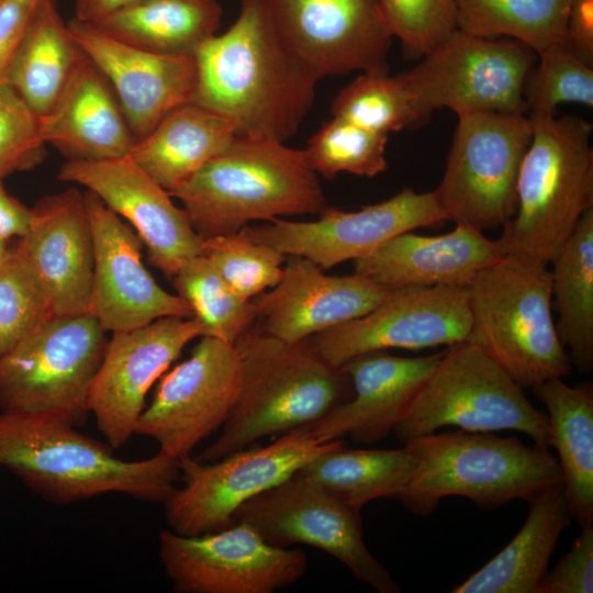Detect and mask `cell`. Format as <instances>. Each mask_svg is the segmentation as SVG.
Wrapping results in <instances>:
<instances>
[{
	"label": "cell",
	"instance_id": "8d00e7d4",
	"mask_svg": "<svg viewBox=\"0 0 593 593\" xmlns=\"http://www.w3.org/2000/svg\"><path fill=\"white\" fill-rule=\"evenodd\" d=\"M171 282L200 324L201 336L234 345L257 320L253 301L236 294L202 255L186 260Z\"/></svg>",
	"mask_w": 593,
	"mask_h": 593
},
{
	"label": "cell",
	"instance_id": "5b68a950",
	"mask_svg": "<svg viewBox=\"0 0 593 593\" xmlns=\"http://www.w3.org/2000/svg\"><path fill=\"white\" fill-rule=\"evenodd\" d=\"M416 467L399 496L413 514L427 516L448 496L470 500L483 510L512 501H532L562 483L548 448L527 446L516 437L468 430L435 432L405 444Z\"/></svg>",
	"mask_w": 593,
	"mask_h": 593
},
{
	"label": "cell",
	"instance_id": "cb8c5ba5",
	"mask_svg": "<svg viewBox=\"0 0 593 593\" xmlns=\"http://www.w3.org/2000/svg\"><path fill=\"white\" fill-rule=\"evenodd\" d=\"M280 281L254 298L259 326L286 342H298L360 317L394 288L365 276H328L313 261L288 256Z\"/></svg>",
	"mask_w": 593,
	"mask_h": 593
},
{
	"label": "cell",
	"instance_id": "8992f818",
	"mask_svg": "<svg viewBox=\"0 0 593 593\" xmlns=\"http://www.w3.org/2000/svg\"><path fill=\"white\" fill-rule=\"evenodd\" d=\"M530 121L516 211L496 240L504 256L548 266L593 209V125L577 115Z\"/></svg>",
	"mask_w": 593,
	"mask_h": 593
},
{
	"label": "cell",
	"instance_id": "4dcf8cb0",
	"mask_svg": "<svg viewBox=\"0 0 593 593\" xmlns=\"http://www.w3.org/2000/svg\"><path fill=\"white\" fill-rule=\"evenodd\" d=\"M221 18L216 0H139L89 24L153 53L194 57L215 35Z\"/></svg>",
	"mask_w": 593,
	"mask_h": 593
},
{
	"label": "cell",
	"instance_id": "74e56055",
	"mask_svg": "<svg viewBox=\"0 0 593 593\" xmlns=\"http://www.w3.org/2000/svg\"><path fill=\"white\" fill-rule=\"evenodd\" d=\"M388 135L343 118L333 116L303 149L310 167L327 179L340 172L376 177L388 168Z\"/></svg>",
	"mask_w": 593,
	"mask_h": 593
},
{
	"label": "cell",
	"instance_id": "836d02e7",
	"mask_svg": "<svg viewBox=\"0 0 593 593\" xmlns=\"http://www.w3.org/2000/svg\"><path fill=\"white\" fill-rule=\"evenodd\" d=\"M551 301L558 313L556 331L569 358L584 373L593 370V209L550 262Z\"/></svg>",
	"mask_w": 593,
	"mask_h": 593
},
{
	"label": "cell",
	"instance_id": "1f68e13d",
	"mask_svg": "<svg viewBox=\"0 0 593 593\" xmlns=\"http://www.w3.org/2000/svg\"><path fill=\"white\" fill-rule=\"evenodd\" d=\"M82 55L55 0H45L10 64L5 81L43 118L55 105Z\"/></svg>",
	"mask_w": 593,
	"mask_h": 593
},
{
	"label": "cell",
	"instance_id": "44dd1931",
	"mask_svg": "<svg viewBox=\"0 0 593 593\" xmlns=\"http://www.w3.org/2000/svg\"><path fill=\"white\" fill-rule=\"evenodd\" d=\"M83 198L94 247L90 313L101 326L115 333L166 316L191 318L187 302L164 290L145 268L143 243L133 228L91 191Z\"/></svg>",
	"mask_w": 593,
	"mask_h": 593
},
{
	"label": "cell",
	"instance_id": "681fc988",
	"mask_svg": "<svg viewBox=\"0 0 593 593\" xmlns=\"http://www.w3.org/2000/svg\"><path fill=\"white\" fill-rule=\"evenodd\" d=\"M11 245L8 244V240H0V265L4 261L9 255Z\"/></svg>",
	"mask_w": 593,
	"mask_h": 593
},
{
	"label": "cell",
	"instance_id": "484cf974",
	"mask_svg": "<svg viewBox=\"0 0 593 593\" xmlns=\"http://www.w3.org/2000/svg\"><path fill=\"white\" fill-rule=\"evenodd\" d=\"M504 257L496 239L468 225L443 235L399 234L354 260V272L380 284L468 287L484 268Z\"/></svg>",
	"mask_w": 593,
	"mask_h": 593
},
{
	"label": "cell",
	"instance_id": "7a4b0ae2",
	"mask_svg": "<svg viewBox=\"0 0 593 593\" xmlns=\"http://www.w3.org/2000/svg\"><path fill=\"white\" fill-rule=\"evenodd\" d=\"M0 466L57 505L105 493L165 503L179 477L177 459L164 452L126 461L61 415L21 411L0 413Z\"/></svg>",
	"mask_w": 593,
	"mask_h": 593
},
{
	"label": "cell",
	"instance_id": "f6af8a7d",
	"mask_svg": "<svg viewBox=\"0 0 593 593\" xmlns=\"http://www.w3.org/2000/svg\"><path fill=\"white\" fill-rule=\"evenodd\" d=\"M45 0H0V81Z\"/></svg>",
	"mask_w": 593,
	"mask_h": 593
},
{
	"label": "cell",
	"instance_id": "9a60e30c",
	"mask_svg": "<svg viewBox=\"0 0 593 593\" xmlns=\"http://www.w3.org/2000/svg\"><path fill=\"white\" fill-rule=\"evenodd\" d=\"M242 368L232 344L201 336L190 357L159 382L134 434L153 438L175 459L222 427L237 400Z\"/></svg>",
	"mask_w": 593,
	"mask_h": 593
},
{
	"label": "cell",
	"instance_id": "7c38bea8",
	"mask_svg": "<svg viewBox=\"0 0 593 593\" xmlns=\"http://www.w3.org/2000/svg\"><path fill=\"white\" fill-rule=\"evenodd\" d=\"M536 53L512 38H483L456 29L402 72L423 113L495 111L525 114L524 85Z\"/></svg>",
	"mask_w": 593,
	"mask_h": 593
},
{
	"label": "cell",
	"instance_id": "52a82bcc",
	"mask_svg": "<svg viewBox=\"0 0 593 593\" xmlns=\"http://www.w3.org/2000/svg\"><path fill=\"white\" fill-rule=\"evenodd\" d=\"M467 342L494 360L523 390L571 372L551 314L548 266L504 256L467 287Z\"/></svg>",
	"mask_w": 593,
	"mask_h": 593
},
{
	"label": "cell",
	"instance_id": "5bb4252c",
	"mask_svg": "<svg viewBox=\"0 0 593 593\" xmlns=\"http://www.w3.org/2000/svg\"><path fill=\"white\" fill-rule=\"evenodd\" d=\"M158 539L165 573L180 593H272L307 567L302 550L271 546L245 523L198 536L166 529Z\"/></svg>",
	"mask_w": 593,
	"mask_h": 593
},
{
	"label": "cell",
	"instance_id": "d590c367",
	"mask_svg": "<svg viewBox=\"0 0 593 593\" xmlns=\"http://www.w3.org/2000/svg\"><path fill=\"white\" fill-rule=\"evenodd\" d=\"M333 116L368 130L391 132L421 127L430 120L421 110L402 72H361L340 89L331 105Z\"/></svg>",
	"mask_w": 593,
	"mask_h": 593
},
{
	"label": "cell",
	"instance_id": "7402d4cb",
	"mask_svg": "<svg viewBox=\"0 0 593 593\" xmlns=\"http://www.w3.org/2000/svg\"><path fill=\"white\" fill-rule=\"evenodd\" d=\"M71 37L113 89L136 142L172 109L191 102L197 86L194 57L153 53L115 40L76 18Z\"/></svg>",
	"mask_w": 593,
	"mask_h": 593
},
{
	"label": "cell",
	"instance_id": "ab89813d",
	"mask_svg": "<svg viewBox=\"0 0 593 593\" xmlns=\"http://www.w3.org/2000/svg\"><path fill=\"white\" fill-rule=\"evenodd\" d=\"M202 256L239 296L250 300L281 279L286 256L244 230L203 238Z\"/></svg>",
	"mask_w": 593,
	"mask_h": 593
},
{
	"label": "cell",
	"instance_id": "277c9868",
	"mask_svg": "<svg viewBox=\"0 0 593 593\" xmlns=\"http://www.w3.org/2000/svg\"><path fill=\"white\" fill-rule=\"evenodd\" d=\"M169 194L181 201L202 238L236 233L250 221L320 214L328 206L303 149L238 136Z\"/></svg>",
	"mask_w": 593,
	"mask_h": 593
},
{
	"label": "cell",
	"instance_id": "7bdbcfd3",
	"mask_svg": "<svg viewBox=\"0 0 593 593\" xmlns=\"http://www.w3.org/2000/svg\"><path fill=\"white\" fill-rule=\"evenodd\" d=\"M45 156L40 118L5 80L0 81V180L34 169Z\"/></svg>",
	"mask_w": 593,
	"mask_h": 593
},
{
	"label": "cell",
	"instance_id": "f546056e",
	"mask_svg": "<svg viewBox=\"0 0 593 593\" xmlns=\"http://www.w3.org/2000/svg\"><path fill=\"white\" fill-rule=\"evenodd\" d=\"M530 390L547 409L572 519L580 527L593 525V384L552 379Z\"/></svg>",
	"mask_w": 593,
	"mask_h": 593
},
{
	"label": "cell",
	"instance_id": "ee69618b",
	"mask_svg": "<svg viewBox=\"0 0 593 593\" xmlns=\"http://www.w3.org/2000/svg\"><path fill=\"white\" fill-rule=\"evenodd\" d=\"M593 592V525L581 527L570 549L548 570L536 593Z\"/></svg>",
	"mask_w": 593,
	"mask_h": 593
},
{
	"label": "cell",
	"instance_id": "30bf717a",
	"mask_svg": "<svg viewBox=\"0 0 593 593\" xmlns=\"http://www.w3.org/2000/svg\"><path fill=\"white\" fill-rule=\"evenodd\" d=\"M532 136L526 114L458 115L445 171L434 190L447 221L482 232L508 222L516 211L518 174Z\"/></svg>",
	"mask_w": 593,
	"mask_h": 593
},
{
	"label": "cell",
	"instance_id": "c3c4849f",
	"mask_svg": "<svg viewBox=\"0 0 593 593\" xmlns=\"http://www.w3.org/2000/svg\"><path fill=\"white\" fill-rule=\"evenodd\" d=\"M137 1L139 0H83L76 4L75 18L87 23H94L110 13Z\"/></svg>",
	"mask_w": 593,
	"mask_h": 593
},
{
	"label": "cell",
	"instance_id": "60d3db41",
	"mask_svg": "<svg viewBox=\"0 0 593 593\" xmlns=\"http://www.w3.org/2000/svg\"><path fill=\"white\" fill-rule=\"evenodd\" d=\"M52 316L42 283L15 244L12 245L0 265V354Z\"/></svg>",
	"mask_w": 593,
	"mask_h": 593
},
{
	"label": "cell",
	"instance_id": "d4e9b609",
	"mask_svg": "<svg viewBox=\"0 0 593 593\" xmlns=\"http://www.w3.org/2000/svg\"><path fill=\"white\" fill-rule=\"evenodd\" d=\"M443 353L400 357L376 350L350 359L342 368L350 379L351 398L303 428L320 443L346 435L358 444L384 439L406 414Z\"/></svg>",
	"mask_w": 593,
	"mask_h": 593
},
{
	"label": "cell",
	"instance_id": "3957f363",
	"mask_svg": "<svg viewBox=\"0 0 593 593\" xmlns=\"http://www.w3.org/2000/svg\"><path fill=\"white\" fill-rule=\"evenodd\" d=\"M234 347L240 390L220 435L198 461H215L264 437L306 426L353 395L347 373L327 362L311 337L286 342L251 326Z\"/></svg>",
	"mask_w": 593,
	"mask_h": 593
},
{
	"label": "cell",
	"instance_id": "b9f144b4",
	"mask_svg": "<svg viewBox=\"0 0 593 593\" xmlns=\"http://www.w3.org/2000/svg\"><path fill=\"white\" fill-rule=\"evenodd\" d=\"M392 37L406 56L421 58L456 29L454 0H378Z\"/></svg>",
	"mask_w": 593,
	"mask_h": 593
},
{
	"label": "cell",
	"instance_id": "6da1fadb",
	"mask_svg": "<svg viewBox=\"0 0 593 593\" xmlns=\"http://www.w3.org/2000/svg\"><path fill=\"white\" fill-rule=\"evenodd\" d=\"M192 98L236 136L284 143L311 110L320 80L277 31L266 0H240L231 27L194 55Z\"/></svg>",
	"mask_w": 593,
	"mask_h": 593
},
{
	"label": "cell",
	"instance_id": "f35d334b",
	"mask_svg": "<svg viewBox=\"0 0 593 593\" xmlns=\"http://www.w3.org/2000/svg\"><path fill=\"white\" fill-rule=\"evenodd\" d=\"M537 56L523 91L525 114L530 120L555 116L557 107L564 102L593 107V66L581 60L563 43Z\"/></svg>",
	"mask_w": 593,
	"mask_h": 593
},
{
	"label": "cell",
	"instance_id": "83f0119b",
	"mask_svg": "<svg viewBox=\"0 0 593 593\" xmlns=\"http://www.w3.org/2000/svg\"><path fill=\"white\" fill-rule=\"evenodd\" d=\"M528 504L519 532L452 593H536L572 515L562 483L545 490Z\"/></svg>",
	"mask_w": 593,
	"mask_h": 593
},
{
	"label": "cell",
	"instance_id": "ba28073f",
	"mask_svg": "<svg viewBox=\"0 0 593 593\" xmlns=\"http://www.w3.org/2000/svg\"><path fill=\"white\" fill-rule=\"evenodd\" d=\"M455 426L462 430L521 432L549 448L547 414L488 355L471 343L449 346L393 433L403 444Z\"/></svg>",
	"mask_w": 593,
	"mask_h": 593
},
{
	"label": "cell",
	"instance_id": "ffe728a7",
	"mask_svg": "<svg viewBox=\"0 0 593 593\" xmlns=\"http://www.w3.org/2000/svg\"><path fill=\"white\" fill-rule=\"evenodd\" d=\"M60 181L91 191L124 217L146 246L148 259L171 279L188 259L202 254L203 238L169 192L128 157L111 160H67Z\"/></svg>",
	"mask_w": 593,
	"mask_h": 593
},
{
	"label": "cell",
	"instance_id": "e0dca14e",
	"mask_svg": "<svg viewBox=\"0 0 593 593\" xmlns=\"http://www.w3.org/2000/svg\"><path fill=\"white\" fill-rule=\"evenodd\" d=\"M470 321L467 287H399L367 314L311 338L324 359L340 368L370 351L462 343Z\"/></svg>",
	"mask_w": 593,
	"mask_h": 593
},
{
	"label": "cell",
	"instance_id": "8fae6325",
	"mask_svg": "<svg viewBox=\"0 0 593 593\" xmlns=\"http://www.w3.org/2000/svg\"><path fill=\"white\" fill-rule=\"evenodd\" d=\"M343 443L342 439L320 443L300 427L267 446L244 448L211 462L183 456L177 461L184 486L176 489L164 503L166 522L170 530L184 536L230 527L235 512L246 501Z\"/></svg>",
	"mask_w": 593,
	"mask_h": 593
},
{
	"label": "cell",
	"instance_id": "603a6c76",
	"mask_svg": "<svg viewBox=\"0 0 593 593\" xmlns=\"http://www.w3.org/2000/svg\"><path fill=\"white\" fill-rule=\"evenodd\" d=\"M15 246L42 283L54 316L90 313L94 247L83 192L69 188L31 209Z\"/></svg>",
	"mask_w": 593,
	"mask_h": 593
},
{
	"label": "cell",
	"instance_id": "4316f807",
	"mask_svg": "<svg viewBox=\"0 0 593 593\" xmlns=\"http://www.w3.org/2000/svg\"><path fill=\"white\" fill-rule=\"evenodd\" d=\"M40 130L68 160L124 158L136 143L113 89L85 55Z\"/></svg>",
	"mask_w": 593,
	"mask_h": 593
},
{
	"label": "cell",
	"instance_id": "e575fe53",
	"mask_svg": "<svg viewBox=\"0 0 593 593\" xmlns=\"http://www.w3.org/2000/svg\"><path fill=\"white\" fill-rule=\"evenodd\" d=\"M571 0H454L457 29L483 38L507 37L536 54L563 43Z\"/></svg>",
	"mask_w": 593,
	"mask_h": 593
},
{
	"label": "cell",
	"instance_id": "f907efd6",
	"mask_svg": "<svg viewBox=\"0 0 593 593\" xmlns=\"http://www.w3.org/2000/svg\"><path fill=\"white\" fill-rule=\"evenodd\" d=\"M83 0H76V4H79L80 2H82Z\"/></svg>",
	"mask_w": 593,
	"mask_h": 593
},
{
	"label": "cell",
	"instance_id": "7dc6e473",
	"mask_svg": "<svg viewBox=\"0 0 593 593\" xmlns=\"http://www.w3.org/2000/svg\"><path fill=\"white\" fill-rule=\"evenodd\" d=\"M32 210L10 195L0 180V240L23 237L31 225Z\"/></svg>",
	"mask_w": 593,
	"mask_h": 593
},
{
	"label": "cell",
	"instance_id": "ac0fdd59",
	"mask_svg": "<svg viewBox=\"0 0 593 593\" xmlns=\"http://www.w3.org/2000/svg\"><path fill=\"white\" fill-rule=\"evenodd\" d=\"M293 53L322 79L389 71L392 36L378 0H266Z\"/></svg>",
	"mask_w": 593,
	"mask_h": 593
},
{
	"label": "cell",
	"instance_id": "9c48e42d",
	"mask_svg": "<svg viewBox=\"0 0 593 593\" xmlns=\"http://www.w3.org/2000/svg\"><path fill=\"white\" fill-rule=\"evenodd\" d=\"M105 334L91 313L52 316L37 326L0 354V410L55 413L82 425Z\"/></svg>",
	"mask_w": 593,
	"mask_h": 593
},
{
	"label": "cell",
	"instance_id": "bcb514c9",
	"mask_svg": "<svg viewBox=\"0 0 593 593\" xmlns=\"http://www.w3.org/2000/svg\"><path fill=\"white\" fill-rule=\"evenodd\" d=\"M563 44L581 60L593 66V0H571Z\"/></svg>",
	"mask_w": 593,
	"mask_h": 593
},
{
	"label": "cell",
	"instance_id": "f1b7e54d",
	"mask_svg": "<svg viewBox=\"0 0 593 593\" xmlns=\"http://www.w3.org/2000/svg\"><path fill=\"white\" fill-rule=\"evenodd\" d=\"M235 137L225 119L187 102L172 109L138 139L127 157L170 192L222 154Z\"/></svg>",
	"mask_w": 593,
	"mask_h": 593
},
{
	"label": "cell",
	"instance_id": "4fadbf2b",
	"mask_svg": "<svg viewBox=\"0 0 593 593\" xmlns=\"http://www.w3.org/2000/svg\"><path fill=\"white\" fill-rule=\"evenodd\" d=\"M234 523L254 528L269 545L303 544L324 550L379 593L400 585L363 541L360 510L327 494L296 473L238 507Z\"/></svg>",
	"mask_w": 593,
	"mask_h": 593
},
{
	"label": "cell",
	"instance_id": "2e32d148",
	"mask_svg": "<svg viewBox=\"0 0 593 593\" xmlns=\"http://www.w3.org/2000/svg\"><path fill=\"white\" fill-rule=\"evenodd\" d=\"M318 219L294 222L275 219L244 232L284 256H300L323 270L369 255L394 236L447 221L435 192L403 188L388 200L358 211L327 206Z\"/></svg>",
	"mask_w": 593,
	"mask_h": 593
},
{
	"label": "cell",
	"instance_id": "d6a6232c",
	"mask_svg": "<svg viewBox=\"0 0 593 593\" xmlns=\"http://www.w3.org/2000/svg\"><path fill=\"white\" fill-rule=\"evenodd\" d=\"M416 458L400 449H328L295 473L335 499L361 511L377 499H399L409 483Z\"/></svg>",
	"mask_w": 593,
	"mask_h": 593
},
{
	"label": "cell",
	"instance_id": "d6986e66",
	"mask_svg": "<svg viewBox=\"0 0 593 593\" xmlns=\"http://www.w3.org/2000/svg\"><path fill=\"white\" fill-rule=\"evenodd\" d=\"M201 335L195 318L178 316L112 333L88 395L89 412L112 449L128 441L150 387Z\"/></svg>",
	"mask_w": 593,
	"mask_h": 593
}]
</instances>
